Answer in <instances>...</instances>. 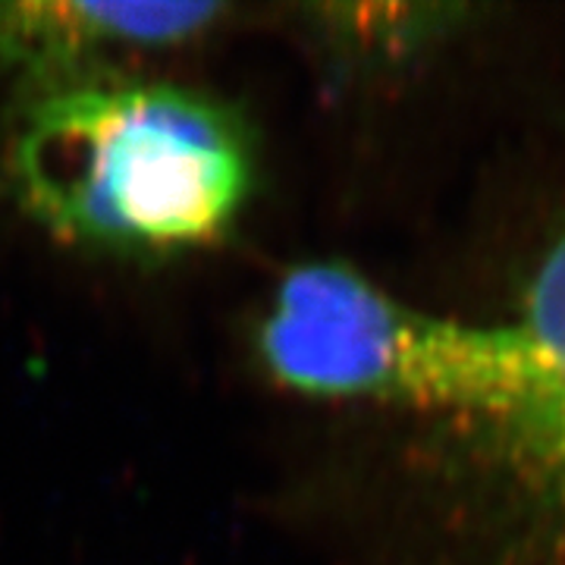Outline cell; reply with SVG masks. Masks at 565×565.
<instances>
[{
  "instance_id": "obj_2",
  "label": "cell",
  "mask_w": 565,
  "mask_h": 565,
  "mask_svg": "<svg viewBox=\"0 0 565 565\" xmlns=\"http://www.w3.org/2000/svg\"><path fill=\"white\" fill-rule=\"evenodd\" d=\"M264 374L321 403H364L497 430L553 390L525 323H471L403 302L343 262L292 264L252 330Z\"/></svg>"
},
{
  "instance_id": "obj_3",
  "label": "cell",
  "mask_w": 565,
  "mask_h": 565,
  "mask_svg": "<svg viewBox=\"0 0 565 565\" xmlns=\"http://www.w3.org/2000/svg\"><path fill=\"white\" fill-rule=\"evenodd\" d=\"M236 17L226 3H0V85L32 92L82 73L110 70L126 54L167 51L204 39Z\"/></svg>"
},
{
  "instance_id": "obj_5",
  "label": "cell",
  "mask_w": 565,
  "mask_h": 565,
  "mask_svg": "<svg viewBox=\"0 0 565 565\" xmlns=\"http://www.w3.org/2000/svg\"><path fill=\"white\" fill-rule=\"evenodd\" d=\"M305 29L340 63H381L412 57L434 41L459 32L468 7H305Z\"/></svg>"
},
{
  "instance_id": "obj_1",
  "label": "cell",
  "mask_w": 565,
  "mask_h": 565,
  "mask_svg": "<svg viewBox=\"0 0 565 565\" xmlns=\"http://www.w3.org/2000/svg\"><path fill=\"white\" fill-rule=\"evenodd\" d=\"M3 177L63 245L141 262L230 233L255 189V148L230 104L98 70L20 95Z\"/></svg>"
},
{
  "instance_id": "obj_4",
  "label": "cell",
  "mask_w": 565,
  "mask_h": 565,
  "mask_svg": "<svg viewBox=\"0 0 565 565\" xmlns=\"http://www.w3.org/2000/svg\"><path fill=\"white\" fill-rule=\"evenodd\" d=\"M527 330L541 340L553 364V390L522 422L490 430L500 459L515 471L519 519L541 565H565V233L546 248L522 299Z\"/></svg>"
}]
</instances>
